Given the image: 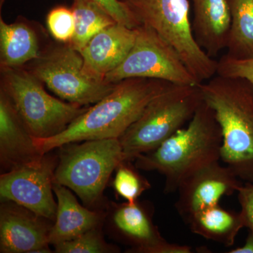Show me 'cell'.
Listing matches in <instances>:
<instances>
[{"label": "cell", "instance_id": "obj_8", "mask_svg": "<svg viewBox=\"0 0 253 253\" xmlns=\"http://www.w3.org/2000/svg\"><path fill=\"white\" fill-rule=\"evenodd\" d=\"M26 68L61 99L80 106L96 104L116 84L89 72L81 53L69 43L43 51Z\"/></svg>", "mask_w": 253, "mask_h": 253}, {"label": "cell", "instance_id": "obj_11", "mask_svg": "<svg viewBox=\"0 0 253 253\" xmlns=\"http://www.w3.org/2000/svg\"><path fill=\"white\" fill-rule=\"evenodd\" d=\"M244 184L228 166L219 161L200 168L181 181L175 208L186 221L205 208L219 204L221 198L237 193Z\"/></svg>", "mask_w": 253, "mask_h": 253}, {"label": "cell", "instance_id": "obj_2", "mask_svg": "<svg viewBox=\"0 0 253 253\" xmlns=\"http://www.w3.org/2000/svg\"><path fill=\"white\" fill-rule=\"evenodd\" d=\"M199 86L220 127L221 161L243 182L253 184V86L217 75Z\"/></svg>", "mask_w": 253, "mask_h": 253}, {"label": "cell", "instance_id": "obj_10", "mask_svg": "<svg viewBox=\"0 0 253 253\" xmlns=\"http://www.w3.org/2000/svg\"><path fill=\"white\" fill-rule=\"evenodd\" d=\"M48 154L2 173L0 196L2 201L14 202L52 221L57 211L53 195L57 162Z\"/></svg>", "mask_w": 253, "mask_h": 253}, {"label": "cell", "instance_id": "obj_3", "mask_svg": "<svg viewBox=\"0 0 253 253\" xmlns=\"http://www.w3.org/2000/svg\"><path fill=\"white\" fill-rule=\"evenodd\" d=\"M222 137L212 109L204 100L186 127L158 147L138 156L137 169L165 176V192L177 191L181 181L200 168L221 160Z\"/></svg>", "mask_w": 253, "mask_h": 253}, {"label": "cell", "instance_id": "obj_7", "mask_svg": "<svg viewBox=\"0 0 253 253\" xmlns=\"http://www.w3.org/2000/svg\"><path fill=\"white\" fill-rule=\"evenodd\" d=\"M141 25L152 28L177 51L199 84L217 75L218 61L195 40L189 0H123Z\"/></svg>", "mask_w": 253, "mask_h": 253}, {"label": "cell", "instance_id": "obj_28", "mask_svg": "<svg viewBox=\"0 0 253 253\" xmlns=\"http://www.w3.org/2000/svg\"><path fill=\"white\" fill-rule=\"evenodd\" d=\"M229 253H253V232L249 231L246 242L241 247L231 250Z\"/></svg>", "mask_w": 253, "mask_h": 253}, {"label": "cell", "instance_id": "obj_16", "mask_svg": "<svg viewBox=\"0 0 253 253\" xmlns=\"http://www.w3.org/2000/svg\"><path fill=\"white\" fill-rule=\"evenodd\" d=\"M191 26L196 42L211 57L226 49L231 18L227 0H191Z\"/></svg>", "mask_w": 253, "mask_h": 253}, {"label": "cell", "instance_id": "obj_20", "mask_svg": "<svg viewBox=\"0 0 253 253\" xmlns=\"http://www.w3.org/2000/svg\"><path fill=\"white\" fill-rule=\"evenodd\" d=\"M231 23L226 55L233 59H253V0H227Z\"/></svg>", "mask_w": 253, "mask_h": 253}, {"label": "cell", "instance_id": "obj_27", "mask_svg": "<svg viewBox=\"0 0 253 253\" xmlns=\"http://www.w3.org/2000/svg\"><path fill=\"white\" fill-rule=\"evenodd\" d=\"M241 212L244 217L245 228L253 232V184L244 182L237 191Z\"/></svg>", "mask_w": 253, "mask_h": 253}, {"label": "cell", "instance_id": "obj_1", "mask_svg": "<svg viewBox=\"0 0 253 253\" xmlns=\"http://www.w3.org/2000/svg\"><path fill=\"white\" fill-rule=\"evenodd\" d=\"M172 84L151 78L123 80L59 134L45 139L33 138L37 149L44 155L71 143L120 139L147 105Z\"/></svg>", "mask_w": 253, "mask_h": 253}, {"label": "cell", "instance_id": "obj_13", "mask_svg": "<svg viewBox=\"0 0 253 253\" xmlns=\"http://www.w3.org/2000/svg\"><path fill=\"white\" fill-rule=\"evenodd\" d=\"M27 208L3 201L0 208V252L51 253V227L47 221Z\"/></svg>", "mask_w": 253, "mask_h": 253}, {"label": "cell", "instance_id": "obj_21", "mask_svg": "<svg viewBox=\"0 0 253 253\" xmlns=\"http://www.w3.org/2000/svg\"><path fill=\"white\" fill-rule=\"evenodd\" d=\"M71 8L75 33L69 44L79 52L101 30L117 23L106 10L90 0H73Z\"/></svg>", "mask_w": 253, "mask_h": 253}, {"label": "cell", "instance_id": "obj_22", "mask_svg": "<svg viewBox=\"0 0 253 253\" xmlns=\"http://www.w3.org/2000/svg\"><path fill=\"white\" fill-rule=\"evenodd\" d=\"M131 162L123 161L116 168L113 186L116 194L126 200V202L134 203L144 191L151 188V184Z\"/></svg>", "mask_w": 253, "mask_h": 253}, {"label": "cell", "instance_id": "obj_23", "mask_svg": "<svg viewBox=\"0 0 253 253\" xmlns=\"http://www.w3.org/2000/svg\"><path fill=\"white\" fill-rule=\"evenodd\" d=\"M54 247L55 252L58 253H106L117 251L105 242L96 228L76 239L54 245Z\"/></svg>", "mask_w": 253, "mask_h": 253}, {"label": "cell", "instance_id": "obj_24", "mask_svg": "<svg viewBox=\"0 0 253 253\" xmlns=\"http://www.w3.org/2000/svg\"><path fill=\"white\" fill-rule=\"evenodd\" d=\"M48 30L60 43H70L75 33V19L71 8L59 6L49 11L46 16Z\"/></svg>", "mask_w": 253, "mask_h": 253}, {"label": "cell", "instance_id": "obj_9", "mask_svg": "<svg viewBox=\"0 0 253 253\" xmlns=\"http://www.w3.org/2000/svg\"><path fill=\"white\" fill-rule=\"evenodd\" d=\"M136 29L134 46L124 61L105 76L106 81L116 84L127 78H142L181 85L199 84L169 43L144 25Z\"/></svg>", "mask_w": 253, "mask_h": 253}, {"label": "cell", "instance_id": "obj_15", "mask_svg": "<svg viewBox=\"0 0 253 253\" xmlns=\"http://www.w3.org/2000/svg\"><path fill=\"white\" fill-rule=\"evenodd\" d=\"M12 103L0 90V161L5 172L41 156Z\"/></svg>", "mask_w": 253, "mask_h": 253}, {"label": "cell", "instance_id": "obj_14", "mask_svg": "<svg viewBox=\"0 0 253 253\" xmlns=\"http://www.w3.org/2000/svg\"><path fill=\"white\" fill-rule=\"evenodd\" d=\"M136 28L116 23L101 30L80 51L86 69L105 79L129 54L135 42Z\"/></svg>", "mask_w": 253, "mask_h": 253}, {"label": "cell", "instance_id": "obj_4", "mask_svg": "<svg viewBox=\"0 0 253 253\" xmlns=\"http://www.w3.org/2000/svg\"><path fill=\"white\" fill-rule=\"evenodd\" d=\"M203 102L199 84H172L156 96L120 137L125 161L156 149L191 121Z\"/></svg>", "mask_w": 253, "mask_h": 253}, {"label": "cell", "instance_id": "obj_5", "mask_svg": "<svg viewBox=\"0 0 253 253\" xmlns=\"http://www.w3.org/2000/svg\"><path fill=\"white\" fill-rule=\"evenodd\" d=\"M44 83L25 67L1 69V89L33 138L45 139L64 130L89 106L65 102L50 95Z\"/></svg>", "mask_w": 253, "mask_h": 253}, {"label": "cell", "instance_id": "obj_18", "mask_svg": "<svg viewBox=\"0 0 253 253\" xmlns=\"http://www.w3.org/2000/svg\"><path fill=\"white\" fill-rule=\"evenodd\" d=\"M42 51L34 28L24 21L6 23L0 18V66L24 67L39 58Z\"/></svg>", "mask_w": 253, "mask_h": 253}, {"label": "cell", "instance_id": "obj_25", "mask_svg": "<svg viewBox=\"0 0 253 253\" xmlns=\"http://www.w3.org/2000/svg\"><path fill=\"white\" fill-rule=\"evenodd\" d=\"M217 75L243 78L253 86V59H235L224 54L218 61Z\"/></svg>", "mask_w": 253, "mask_h": 253}, {"label": "cell", "instance_id": "obj_6", "mask_svg": "<svg viewBox=\"0 0 253 253\" xmlns=\"http://www.w3.org/2000/svg\"><path fill=\"white\" fill-rule=\"evenodd\" d=\"M61 149L54 183L72 190L89 207L99 204L110 176L125 161L119 139L71 143Z\"/></svg>", "mask_w": 253, "mask_h": 253}, {"label": "cell", "instance_id": "obj_26", "mask_svg": "<svg viewBox=\"0 0 253 253\" xmlns=\"http://www.w3.org/2000/svg\"><path fill=\"white\" fill-rule=\"evenodd\" d=\"M106 10L115 21L129 28L141 26L134 15L123 0H90Z\"/></svg>", "mask_w": 253, "mask_h": 253}, {"label": "cell", "instance_id": "obj_12", "mask_svg": "<svg viewBox=\"0 0 253 253\" xmlns=\"http://www.w3.org/2000/svg\"><path fill=\"white\" fill-rule=\"evenodd\" d=\"M153 210L145 203L126 202L118 205L113 213L115 229L131 246V253H191L186 245L173 244L165 239L153 222Z\"/></svg>", "mask_w": 253, "mask_h": 253}, {"label": "cell", "instance_id": "obj_19", "mask_svg": "<svg viewBox=\"0 0 253 253\" xmlns=\"http://www.w3.org/2000/svg\"><path fill=\"white\" fill-rule=\"evenodd\" d=\"M185 222L194 234L226 247L234 246L239 231L245 228L241 211H229L219 204L194 213Z\"/></svg>", "mask_w": 253, "mask_h": 253}, {"label": "cell", "instance_id": "obj_17", "mask_svg": "<svg viewBox=\"0 0 253 253\" xmlns=\"http://www.w3.org/2000/svg\"><path fill=\"white\" fill-rule=\"evenodd\" d=\"M53 189L57 199V211L50 231V245L71 241L97 228L101 219L99 212L81 206L66 186L54 183Z\"/></svg>", "mask_w": 253, "mask_h": 253}]
</instances>
